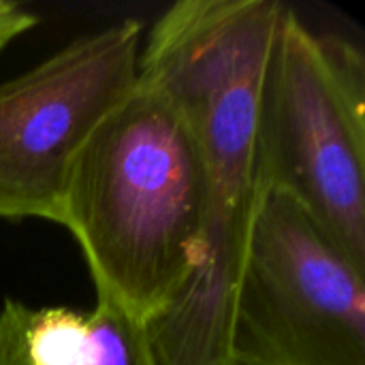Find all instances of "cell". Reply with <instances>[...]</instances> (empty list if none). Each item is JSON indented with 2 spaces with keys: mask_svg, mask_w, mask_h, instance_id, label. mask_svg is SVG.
I'll return each mask as SVG.
<instances>
[{
  "mask_svg": "<svg viewBox=\"0 0 365 365\" xmlns=\"http://www.w3.org/2000/svg\"><path fill=\"white\" fill-rule=\"evenodd\" d=\"M231 351L235 365H365V272L278 190L255 216Z\"/></svg>",
  "mask_w": 365,
  "mask_h": 365,
  "instance_id": "cell-4",
  "label": "cell"
},
{
  "mask_svg": "<svg viewBox=\"0 0 365 365\" xmlns=\"http://www.w3.org/2000/svg\"><path fill=\"white\" fill-rule=\"evenodd\" d=\"M141 47V21L122 19L0 81V218L60 225L75 160L135 88Z\"/></svg>",
  "mask_w": 365,
  "mask_h": 365,
  "instance_id": "cell-5",
  "label": "cell"
},
{
  "mask_svg": "<svg viewBox=\"0 0 365 365\" xmlns=\"http://www.w3.org/2000/svg\"><path fill=\"white\" fill-rule=\"evenodd\" d=\"M90 317L73 308H32L4 299L0 365H88Z\"/></svg>",
  "mask_w": 365,
  "mask_h": 365,
  "instance_id": "cell-6",
  "label": "cell"
},
{
  "mask_svg": "<svg viewBox=\"0 0 365 365\" xmlns=\"http://www.w3.org/2000/svg\"><path fill=\"white\" fill-rule=\"evenodd\" d=\"M38 17L13 0H0V51L36 26Z\"/></svg>",
  "mask_w": 365,
  "mask_h": 365,
  "instance_id": "cell-8",
  "label": "cell"
},
{
  "mask_svg": "<svg viewBox=\"0 0 365 365\" xmlns=\"http://www.w3.org/2000/svg\"><path fill=\"white\" fill-rule=\"evenodd\" d=\"M280 0H182L143 34L139 75L184 113L205 167L197 265L145 329L158 365H235L233 306L265 178L259 115Z\"/></svg>",
  "mask_w": 365,
  "mask_h": 365,
  "instance_id": "cell-1",
  "label": "cell"
},
{
  "mask_svg": "<svg viewBox=\"0 0 365 365\" xmlns=\"http://www.w3.org/2000/svg\"><path fill=\"white\" fill-rule=\"evenodd\" d=\"M265 188L291 197L365 272V60L287 6L261 88Z\"/></svg>",
  "mask_w": 365,
  "mask_h": 365,
  "instance_id": "cell-3",
  "label": "cell"
},
{
  "mask_svg": "<svg viewBox=\"0 0 365 365\" xmlns=\"http://www.w3.org/2000/svg\"><path fill=\"white\" fill-rule=\"evenodd\" d=\"M90 317L88 365H158L141 321L96 291Z\"/></svg>",
  "mask_w": 365,
  "mask_h": 365,
  "instance_id": "cell-7",
  "label": "cell"
},
{
  "mask_svg": "<svg viewBox=\"0 0 365 365\" xmlns=\"http://www.w3.org/2000/svg\"><path fill=\"white\" fill-rule=\"evenodd\" d=\"M205 167L182 109L139 75L68 178L60 225L94 282L148 325L188 282L201 246Z\"/></svg>",
  "mask_w": 365,
  "mask_h": 365,
  "instance_id": "cell-2",
  "label": "cell"
}]
</instances>
